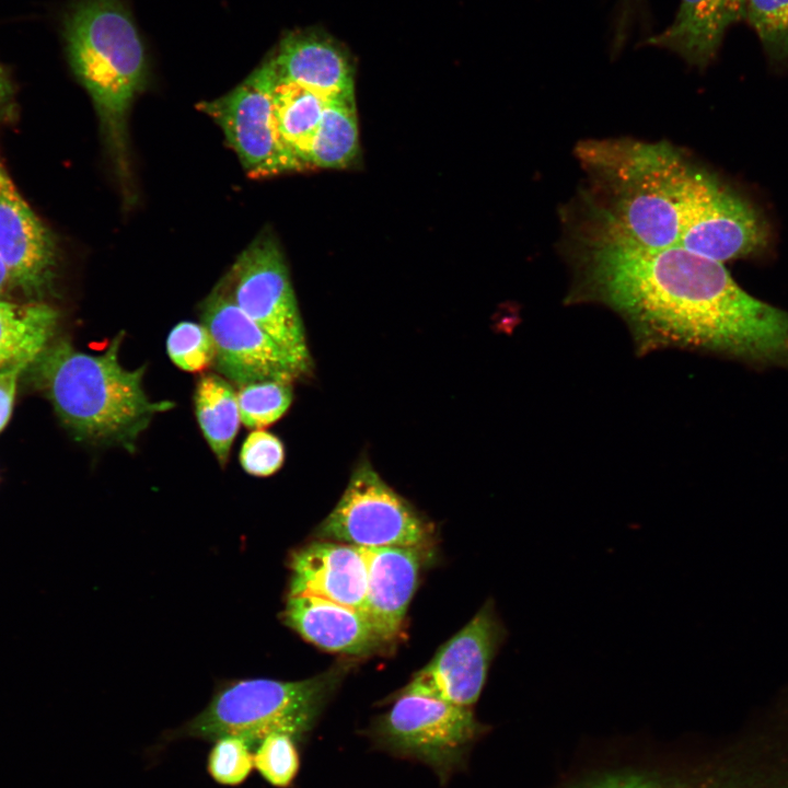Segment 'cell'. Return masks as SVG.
I'll return each mask as SVG.
<instances>
[{"mask_svg": "<svg viewBox=\"0 0 788 788\" xmlns=\"http://www.w3.org/2000/svg\"><path fill=\"white\" fill-rule=\"evenodd\" d=\"M282 619L302 638L332 652L363 656L385 644L363 612L321 598L289 596Z\"/></svg>", "mask_w": 788, "mask_h": 788, "instance_id": "cell-17", "label": "cell"}, {"mask_svg": "<svg viewBox=\"0 0 788 788\" xmlns=\"http://www.w3.org/2000/svg\"><path fill=\"white\" fill-rule=\"evenodd\" d=\"M13 289H16V286L7 266L0 258V298H4Z\"/></svg>", "mask_w": 788, "mask_h": 788, "instance_id": "cell-32", "label": "cell"}, {"mask_svg": "<svg viewBox=\"0 0 788 788\" xmlns=\"http://www.w3.org/2000/svg\"><path fill=\"white\" fill-rule=\"evenodd\" d=\"M241 422L250 429H263L279 420L291 405V383L260 381L240 386L236 392Z\"/></svg>", "mask_w": 788, "mask_h": 788, "instance_id": "cell-24", "label": "cell"}, {"mask_svg": "<svg viewBox=\"0 0 788 788\" xmlns=\"http://www.w3.org/2000/svg\"><path fill=\"white\" fill-rule=\"evenodd\" d=\"M283 461L285 448L281 440L268 431L253 430L243 441L240 462L247 474L270 476L282 466Z\"/></svg>", "mask_w": 788, "mask_h": 788, "instance_id": "cell-29", "label": "cell"}, {"mask_svg": "<svg viewBox=\"0 0 788 788\" xmlns=\"http://www.w3.org/2000/svg\"><path fill=\"white\" fill-rule=\"evenodd\" d=\"M13 99V88L11 81L0 66V117L8 112Z\"/></svg>", "mask_w": 788, "mask_h": 788, "instance_id": "cell-31", "label": "cell"}, {"mask_svg": "<svg viewBox=\"0 0 788 788\" xmlns=\"http://www.w3.org/2000/svg\"><path fill=\"white\" fill-rule=\"evenodd\" d=\"M593 193L589 221L649 247L679 246L694 164L668 142L586 140L576 148Z\"/></svg>", "mask_w": 788, "mask_h": 788, "instance_id": "cell-3", "label": "cell"}, {"mask_svg": "<svg viewBox=\"0 0 788 788\" xmlns=\"http://www.w3.org/2000/svg\"><path fill=\"white\" fill-rule=\"evenodd\" d=\"M253 752L254 750L240 738H220L213 742L208 754L207 770L220 785H241L254 768Z\"/></svg>", "mask_w": 788, "mask_h": 788, "instance_id": "cell-28", "label": "cell"}, {"mask_svg": "<svg viewBox=\"0 0 788 788\" xmlns=\"http://www.w3.org/2000/svg\"><path fill=\"white\" fill-rule=\"evenodd\" d=\"M360 155L358 116L354 95L329 97L312 140L311 167L345 169Z\"/></svg>", "mask_w": 788, "mask_h": 788, "instance_id": "cell-23", "label": "cell"}, {"mask_svg": "<svg viewBox=\"0 0 788 788\" xmlns=\"http://www.w3.org/2000/svg\"><path fill=\"white\" fill-rule=\"evenodd\" d=\"M235 304L306 375L312 368L305 331L285 256L269 230L259 233L221 280Z\"/></svg>", "mask_w": 788, "mask_h": 788, "instance_id": "cell-8", "label": "cell"}, {"mask_svg": "<svg viewBox=\"0 0 788 788\" xmlns=\"http://www.w3.org/2000/svg\"><path fill=\"white\" fill-rule=\"evenodd\" d=\"M744 20L772 59H788V0H744Z\"/></svg>", "mask_w": 788, "mask_h": 788, "instance_id": "cell-26", "label": "cell"}, {"mask_svg": "<svg viewBox=\"0 0 788 788\" xmlns=\"http://www.w3.org/2000/svg\"><path fill=\"white\" fill-rule=\"evenodd\" d=\"M326 101L317 92L276 76L273 105L278 132L308 167H311L309 153Z\"/></svg>", "mask_w": 788, "mask_h": 788, "instance_id": "cell-22", "label": "cell"}, {"mask_svg": "<svg viewBox=\"0 0 788 788\" xmlns=\"http://www.w3.org/2000/svg\"><path fill=\"white\" fill-rule=\"evenodd\" d=\"M202 324L215 345L213 366L220 375L243 386L260 381L304 376L292 359L232 300L220 281L202 301Z\"/></svg>", "mask_w": 788, "mask_h": 788, "instance_id": "cell-12", "label": "cell"}, {"mask_svg": "<svg viewBox=\"0 0 788 788\" xmlns=\"http://www.w3.org/2000/svg\"><path fill=\"white\" fill-rule=\"evenodd\" d=\"M506 637L507 630L494 602L488 600L403 690L472 708Z\"/></svg>", "mask_w": 788, "mask_h": 788, "instance_id": "cell-13", "label": "cell"}, {"mask_svg": "<svg viewBox=\"0 0 788 788\" xmlns=\"http://www.w3.org/2000/svg\"><path fill=\"white\" fill-rule=\"evenodd\" d=\"M744 21V0H680L671 24L645 44L703 68L717 55L727 30Z\"/></svg>", "mask_w": 788, "mask_h": 788, "instance_id": "cell-18", "label": "cell"}, {"mask_svg": "<svg viewBox=\"0 0 788 788\" xmlns=\"http://www.w3.org/2000/svg\"><path fill=\"white\" fill-rule=\"evenodd\" d=\"M368 582L363 613L384 640L401 630L418 583L419 547H361Z\"/></svg>", "mask_w": 788, "mask_h": 788, "instance_id": "cell-16", "label": "cell"}, {"mask_svg": "<svg viewBox=\"0 0 788 788\" xmlns=\"http://www.w3.org/2000/svg\"><path fill=\"white\" fill-rule=\"evenodd\" d=\"M275 82L276 72L269 59L227 94L197 105L220 127L253 177L308 169L278 132L273 105Z\"/></svg>", "mask_w": 788, "mask_h": 788, "instance_id": "cell-9", "label": "cell"}, {"mask_svg": "<svg viewBox=\"0 0 788 788\" xmlns=\"http://www.w3.org/2000/svg\"><path fill=\"white\" fill-rule=\"evenodd\" d=\"M0 258L18 289L42 296L53 282L57 246L0 161Z\"/></svg>", "mask_w": 788, "mask_h": 788, "instance_id": "cell-14", "label": "cell"}, {"mask_svg": "<svg viewBox=\"0 0 788 788\" xmlns=\"http://www.w3.org/2000/svg\"><path fill=\"white\" fill-rule=\"evenodd\" d=\"M121 341L118 334L101 355L80 351L68 340L50 343L27 370L74 438L134 451L153 416L174 403L148 397L144 367L129 370L119 362Z\"/></svg>", "mask_w": 788, "mask_h": 788, "instance_id": "cell-4", "label": "cell"}, {"mask_svg": "<svg viewBox=\"0 0 788 788\" xmlns=\"http://www.w3.org/2000/svg\"><path fill=\"white\" fill-rule=\"evenodd\" d=\"M568 304L609 308L635 350L683 349L788 369V312L742 289L722 263L649 247L587 222L570 243Z\"/></svg>", "mask_w": 788, "mask_h": 788, "instance_id": "cell-1", "label": "cell"}, {"mask_svg": "<svg viewBox=\"0 0 788 788\" xmlns=\"http://www.w3.org/2000/svg\"><path fill=\"white\" fill-rule=\"evenodd\" d=\"M194 407L204 438L224 466L241 424L235 390L222 375L205 373L196 383Z\"/></svg>", "mask_w": 788, "mask_h": 788, "instance_id": "cell-21", "label": "cell"}, {"mask_svg": "<svg viewBox=\"0 0 788 788\" xmlns=\"http://www.w3.org/2000/svg\"><path fill=\"white\" fill-rule=\"evenodd\" d=\"M489 730L471 707L402 690L363 735L375 751L427 766L445 786L466 769L474 746Z\"/></svg>", "mask_w": 788, "mask_h": 788, "instance_id": "cell-7", "label": "cell"}, {"mask_svg": "<svg viewBox=\"0 0 788 788\" xmlns=\"http://www.w3.org/2000/svg\"><path fill=\"white\" fill-rule=\"evenodd\" d=\"M623 1L626 2V3H635V2H638V1H640V0H623Z\"/></svg>", "mask_w": 788, "mask_h": 788, "instance_id": "cell-33", "label": "cell"}, {"mask_svg": "<svg viewBox=\"0 0 788 788\" xmlns=\"http://www.w3.org/2000/svg\"><path fill=\"white\" fill-rule=\"evenodd\" d=\"M58 322L49 304L0 298V369L33 361L51 343Z\"/></svg>", "mask_w": 788, "mask_h": 788, "instance_id": "cell-20", "label": "cell"}, {"mask_svg": "<svg viewBox=\"0 0 788 788\" xmlns=\"http://www.w3.org/2000/svg\"><path fill=\"white\" fill-rule=\"evenodd\" d=\"M334 671L301 681L252 679L228 683L194 718L167 734L215 742L244 740L253 750L268 735L286 733L304 743L334 692Z\"/></svg>", "mask_w": 788, "mask_h": 788, "instance_id": "cell-6", "label": "cell"}, {"mask_svg": "<svg viewBox=\"0 0 788 788\" xmlns=\"http://www.w3.org/2000/svg\"><path fill=\"white\" fill-rule=\"evenodd\" d=\"M33 361H20L0 369V432L11 417L18 381Z\"/></svg>", "mask_w": 788, "mask_h": 788, "instance_id": "cell-30", "label": "cell"}, {"mask_svg": "<svg viewBox=\"0 0 788 788\" xmlns=\"http://www.w3.org/2000/svg\"><path fill=\"white\" fill-rule=\"evenodd\" d=\"M767 229L754 208L695 165L679 246L726 262L761 252Z\"/></svg>", "mask_w": 788, "mask_h": 788, "instance_id": "cell-11", "label": "cell"}, {"mask_svg": "<svg viewBox=\"0 0 788 788\" xmlns=\"http://www.w3.org/2000/svg\"><path fill=\"white\" fill-rule=\"evenodd\" d=\"M317 534L359 547H420L429 531L418 512L364 459Z\"/></svg>", "mask_w": 788, "mask_h": 788, "instance_id": "cell-10", "label": "cell"}, {"mask_svg": "<svg viewBox=\"0 0 788 788\" xmlns=\"http://www.w3.org/2000/svg\"><path fill=\"white\" fill-rule=\"evenodd\" d=\"M300 745L293 737L275 733L254 750V768L275 788H290L300 770Z\"/></svg>", "mask_w": 788, "mask_h": 788, "instance_id": "cell-25", "label": "cell"}, {"mask_svg": "<svg viewBox=\"0 0 788 788\" xmlns=\"http://www.w3.org/2000/svg\"><path fill=\"white\" fill-rule=\"evenodd\" d=\"M166 350L172 362L187 372H201L213 364L215 345L201 323L179 322L170 332Z\"/></svg>", "mask_w": 788, "mask_h": 788, "instance_id": "cell-27", "label": "cell"}, {"mask_svg": "<svg viewBox=\"0 0 788 788\" xmlns=\"http://www.w3.org/2000/svg\"><path fill=\"white\" fill-rule=\"evenodd\" d=\"M552 788H788L776 734L722 744L630 735L588 744Z\"/></svg>", "mask_w": 788, "mask_h": 788, "instance_id": "cell-2", "label": "cell"}, {"mask_svg": "<svg viewBox=\"0 0 788 788\" xmlns=\"http://www.w3.org/2000/svg\"><path fill=\"white\" fill-rule=\"evenodd\" d=\"M289 568V596H315L364 611L368 572L361 547L313 542L292 554Z\"/></svg>", "mask_w": 788, "mask_h": 788, "instance_id": "cell-15", "label": "cell"}, {"mask_svg": "<svg viewBox=\"0 0 788 788\" xmlns=\"http://www.w3.org/2000/svg\"><path fill=\"white\" fill-rule=\"evenodd\" d=\"M270 60L278 79L299 83L326 99L355 94L349 59L323 36L289 35Z\"/></svg>", "mask_w": 788, "mask_h": 788, "instance_id": "cell-19", "label": "cell"}, {"mask_svg": "<svg viewBox=\"0 0 788 788\" xmlns=\"http://www.w3.org/2000/svg\"><path fill=\"white\" fill-rule=\"evenodd\" d=\"M73 73L88 91L124 197L132 198L127 120L148 80L146 48L125 0H74L63 22Z\"/></svg>", "mask_w": 788, "mask_h": 788, "instance_id": "cell-5", "label": "cell"}]
</instances>
